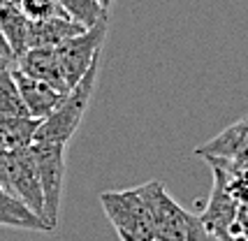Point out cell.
<instances>
[{
  "label": "cell",
  "instance_id": "cell-1",
  "mask_svg": "<svg viewBox=\"0 0 248 241\" xmlns=\"http://www.w3.org/2000/svg\"><path fill=\"white\" fill-rule=\"evenodd\" d=\"M144 202L149 204L155 227V239L160 241H209V232L202 225L200 216L186 211L176 204L162 181H149L137 186Z\"/></svg>",
  "mask_w": 248,
  "mask_h": 241
},
{
  "label": "cell",
  "instance_id": "cell-2",
  "mask_svg": "<svg viewBox=\"0 0 248 241\" xmlns=\"http://www.w3.org/2000/svg\"><path fill=\"white\" fill-rule=\"evenodd\" d=\"M97 70H100V58L88 67L86 75L65 93L63 100H61V105L44 120H40L32 142H46V144L67 146V142L72 139V135L79 130V123H81V119H84V114H86V109H88V102L93 98Z\"/></svg>",
  "mask_w": 248,
  "mask_h": 241
},
{
  "label": "cell",
  "instance_id": "cell-3",
  "mask_svg": "<svg viewBox=\"0 0 248 241\" xmlns=\"http://www.w3.org/2000/svg\"><path fill=\"white\" fill-rule=\"evenodd\" d=\"M100 204L107 218L116 227L119 237H130L132 241H153L155 227L149 204L144 202L140 188L128 190H107L100 193Z\"/></svg>",
  "mask_w": 248,
  "mask_h": 241
},
{
  "label": "cell",
  "instance_id": "cell-4",
  "mask_svg": "<svg viewBox=\"0 0 248 241\" xmlns=\"http://www.w3.org/2000/svg\"><path fill=\"white\" fill-rule=\"evenodd\" d=\"M37 172H40V186L44 197V218L56 227L61 218V199H63V183H65V146L46 142L31 144Z\"/></svg>",
  "mask_w": 248,
  "mask_h": 241
},
{
  "label": "cell",
  "instance_id": "cell-5",
  "mask_svg": "<svg viewBox=\"0 0 248 241\" xmlns=\"http://www.w3.org/2000/svg\"><path fill=\"white\" fill-rule=\"evenodd\" d=\"M107 26H109V14L105 19L84 30L81 35H77L72 40L63 42L61 46H56V56H58V63L63 67V75L67 86L72 88L88 72V67L100 58V49L105 42V35H107Z\"/></svg>",
  "mask_w": 248,
  "mask_h": 241
},
{
  "label": "cell",
  "instance_id": "cell-6",
  "mask_svg": "<svg viewBox=\"0 0 248 241\" xmlns=\"http://www.w3.org/2000/svg\"><path fill=\"white\" fill-rule=\"evenodd\" d=\"M5 188L10 193H14L37 216L44 218V197H42V186H40V172H37V163H35L31 146L10 153V169H7Z\"/></svg>",
  "mask_w": 248,
  "mask_h": 241
},
{
  "label": "cell",
  "instance_id": "cell-7",
  "mask_svg": "<svg viewBox=\"0 0 248 241\" xmlns=\"http://www.w3.org/2000/svg\"><path fill=\"white\" fill-rule=\"evenodd\" d=\"M211 172H214V188H211V197L206 202L200 220H202V225L206 227V232L211 237L227 241L232 237L230 232H232V225H234V218H237L239 204L227 193L223 169L216 167V165H211Z\"/></svg>",
  "mask_w": 248,
  "mask_h": 241
},
{
  "label": "cell",
  "instance_id": "cell-8",
  "mask_svg": "<svg viewBox=\"0 0 248 241\" xmlns=\"http://www.w3.org/2000/svg\"><path fill=\"white\" fill-rule=\"evenodd\" d=\"M195 153L202 158H220V160H237V163H248V116L234 120L220 130L206 144H200Z\"/></svg>",
  "mask_w": 248,
  "mask_h": 241
},
{
  "label": "cell",
  "instance_id": "cell-9",
  "mask_svg": "<svg viewBox=\"0 0 248 241\" xmlns=\"http://www.w3.org/2000/svg\"><path fill=\"white\" fill-rule=\"evenodd\" d=\"M14 65L21 70L23 75H28L32 79H40L46 86L56 88L58 93H67L70 86L65 81L63 67L58 63V56H56V49H40V46H31L23 56L16 58Z\"/></svg>",
  "mask_w": 248,
  "mask_h": 241
},
{
  "label": "cell",
  "instance_id": "cell-10",
  "mask_svg": "<svg viewBox=\"0 0 248 241\" xmlns=\"http://www.w3.org/2000/svg\"><path fill=\"white\" fill-rule=\"evenodd\" d=\"M12 72H14L19 93H21V98H23V105H26V109H28V114H31L32 119L44 120L61 105L63 93H58L56 88L46 86L40 79H32L28 75H23L16 65H12Z\"/></svg>",
  "mask_w": 248,
  "mask_h": 241
},
{
  "label": "cell",
  "instance_id": "cell-11",
  "mask_svg": "<svg viewBox=\"0 0 248 241\" xmlns=\"http://www.w3.org/2000/svg\"><path fill=\"white\" fill-rule=\"evenodd\" d=\"M0 225L2 227H16V230L31 232H51L54 227L37 216L32 209H28L14 193L0 183Z\"/></svg>",
  "mask_w": 248,
  "mask_h": 241
},
{
  "label": "cell",
  "instance_id": "cell-12",
  "mask_svg": "<svg viewBox=\"0 0 248 241\" xmlns=\"http://www.w3.org/2000/svg\"><path fill=\"white\" fill-rule=\"evenodd\" d=\"M84 30H86L84 26H79L65 14H56V16L44 19V21H31V46L56 49L67 40L81 35Z\"/></svg>",
  "mask_w": 248,
  "mask_h": 241
},
{
  "label": "cell",
  "instance_id": "cell-13",
  "mask_svg": "<svg viewBox=\"0 0 248 241\" xmlns=\"http://www.w3.org/2000/svg\"><path fill=\"white\" fill-rule=\"evenodd\" d=\"M0 30L5 42L10 44V51L16 63V58L31 49V21L23 16L16 0H7L0 7Z\"/></svg>",
  "mask_w": 248,
  "mask_h": 241
},
{
  "label": "cell",
  "instance_id": "cell-14",
  "mask_svg": "<svg viewBox=\"0 0 248 241\" xmlns=\"http://www.w3.org/2000/svg\"><path fill=\"white\" fill-rule=\"evenodd\" d=\"M40 120L31 116H10V114H0V149L2 151H19L28 149L35 139Z\"/></svg>",
  "mask_w": 248,
  "mask_h": 241
},
{
  "label": "cell",
  "instance_id": "cell-15",
  "mask_svg": "<svg viewBox=\"0 0 248 241\" xmlns=\"http://www.w3.org/2000/svg\"><path fill=\"white\" fill-rule=\"evenodd\" d=\"M61 10L65 16H70L84 28H93L100 19H105L109 10H105L102 0H61Z\"/></svg>",
  "mask_w": 248,
  "mask_h": 241
},
{
  "label": "cell",
  "instance_id": "cell-16",
  "mask_svg": "<svg viewBox=\"0 0 248 241\" xmlns=\"http://www.w3.org/2000/svg\"><path fill=\"white\" fill-rule=\"evenodd\" d=\"M0 114L31 116L28 109H26V105H23V98L19 93V86H16L12 67H0Z\"/></svg>",
  "mask_w": 248,
  "mask_h": 241
},
{
  "label": "cell",
  "instance_id": "cell-17",
  "mask_svg": "<svg viewBox=\"0 0 248 241\" xmlns=\"http://www.w3.org/2000/svg\"><path fill=\"white\" fill-rule=\"evenodd\" d=\"M16 5L28 21H44L56 14H63L61 0H16Z\"/></svg>",
  "mask_w": 248,
  "mask_h": 241
},
{
  "label": "cell",
  "instance_id": "cell-18",
  "mask_svg": "<svg viewBox=\"0 0 248 241\" xmlns=\"http://www.w3.org/2000/svg\"><path fill=\"white\" fill-rule=\"evenodd\" d=\"M0 54L5 56L7 60H12V63H14V56H12V51H10V44L5 42V37H2V30H0Z\"/></svg>",
  "mask_w": 248,
  "mask_h": 241
},
{
  "label": "cell",
  "instance_id": "cell-19",
  "mask_svg": "<svg viewBox=\"0 0 248 241\" xmlns=\"http://www.w3.org/2000/svg\"><path fill=\"white\" fill-rule=\"evenodd\" d=\"M12 65H14V63H12V60H7L5 56L0 54V67H12Z\"/></svg>",
  "mask_w": 248,
  "mask_h": 241
},
{
  "label": "cell",
  "instance_id": "cell-20",
  "mask_svg": "<svg viewBox=\"0 0 248 241\" xmlns=\"http://www.w3.org/2000/svg\"><path fill=\"white\" fill-rule=\"evenodd\" d=\"M227 241H248V237H230Z\"/></svg>",
  "mask_w": 248,
  "mask_h": 241
},
{
  "label": "cell",
  "instance_id": "cell-21",
  "mask_svg": "<svg viewBox=\"0 0 248 241\" xmlns=\"http://www.w3.org/2000/svg\"><path fill=\"white\" fill-rule=\"evenodd\" d=\"M114 0H102V5H105V10H109V5H111Z\"/></svg>",
  "mask_w": 248,
  "mask_h": 241
},
{
  "label": "cell",
  "instance_id": "cell-22",
  "mask_svg": "<svg viewBox=\"0 0 248 241\" xmlns=\"http://www.w3.org/2000/svg\"><path fill=\"white\" fill-rule=\"evenodd\" d=\"M209 241H220V239H216V237H211V234H209Z\"/></svg>",
  "mask_w": 248,
  "mask_h": 241
},
{
  "label": "cell",
  "instance_id": "cell-23",
  "mask_svg": "<svg viewBox=\"0 0 248 241\" xmlns=\"http://www.w3.org/2000/svg\"><path fill=\"white\" fill-rule=\"evenodd\" d=\"M121 241H132V239L130 237H121Z\"/></svg>",
  "mask_w": 248,
  "mask_h": 241
},
{
  "label": "cell",
  "instance_id": "cell-24",
  "mask_svg": "<svg viewBox=\"0 0 248 241\" xmlns=\"http://www.w3.org/2000/svg\"><path fill=\"white\" fill-rule=\"evenodd\" d=\"M5 2H7V0H0V7H2V5H5Z\"/></svg>",
  "mask_w": 248,
  "mask_h": 241
},
{
  "label": "cell",
  "instance_id": "cell-25",
  "mask_svg": "<svg viewBox=\"0 0 248 241\" xmlns=\"http://www.w3.org/2000/svg\"><path fill=\"white\" fill-rule=\"evenodd\" d=\"M153 241H160V239H153Z\"/></svg>",
  "mask_w": 248,
  "mask_h": 241
}]
</instances>
